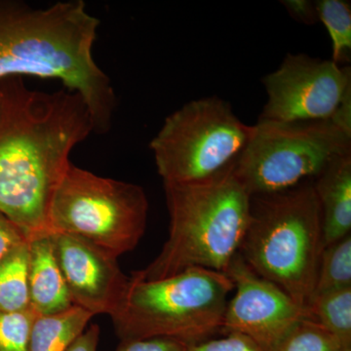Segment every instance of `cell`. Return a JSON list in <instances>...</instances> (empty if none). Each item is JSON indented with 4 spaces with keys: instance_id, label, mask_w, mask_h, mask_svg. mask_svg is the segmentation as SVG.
Masks as SVG:
<instances>
[{
    "instance_id": "obj_1",
    "label": "cell",
    "mask_w": 351,
    "mask_h": 351,
    "mask_svg": "<svg viewBox=\"0 0 351 351\" xmlns=\"http://www.w3.org/2000/svg\"><path fill=\"white\" fill-rule=\"evenodd\" d=\"M92 133L80 94L38 91L20 76L0 80V213L29 239L51 232V202L69 156Z\"/></svg>"
},
{
    "instance_id": "obj_2",
    "label": "cell",
    "mask_w": 351,
    "mask_h": 351,
    "mask_svg": "<svg viewBox=\"0 0 351 351\" xmlns=\"http://www.w3.org/2000/svg\"><path fill=\"white\" fill-rule=\"evenodd\" d=\"M100 24L83 0L46 7L0 0V80L13 76L56 80L82 97L95 133H108L117 99L112 80L93 55Z\"/></svg>"
},
{
    "instance_id": "obj_3",
    "label": "cell",
    "mask_w": 351,
    "mask_h": 351,
    "mask_svg": "<svg viewBox=\"0 0 351 351\" xmlns=\"http://www.w3.org/2000/svg\"><path fill=\"white\" fill-rule=\"evenodd\" d=\"M170 217L169 237L145 269V280H159L191 267L226 274L239 254L249 217L251 195L233 168L207 181L164 182Z\"/></svg>"
},
{
    "instance_id": "obj_4",
    "label": "cell",
    "mask_w": 351,
    "mask_h": 351,
    "mask_svg": "<svg viewBox=\"0 0 351 351\" xmlns=\"http://www.w3.org/2000/svg\"><path fill=\"white\" fill-rule=\"evenodd\" d=\"M323 249L322 215L313 181L251 196L250 217L239 254L258 276L306 308Z\"/></svg>"
},
{
    "instance_id": "obj_5",
    "label": "cell",
    "mask_w": 351,
    "mask_h": 351,
    "mask_svg": "<svg viewBox=\"0 0 351 351\" xmlns=\"http://www.w3.org/2000/svg\"><path fill=\"white\" fill-rule=\"evenodd\" d=\"M233 290L232 279L216 270L191 267L159 280L133 271L110 317L121 341L170 338L193 345L221 332Z\"/></svg>"
},
{
    "instance_id": "obj_6",
    "label": "cell",
    "mask_w": 351,
    "mask_h": 351,
    "mask_svg": "<svg viewBox=\"0 0 351 351\" xmlns=\"http://www.w3.org/2000/svg\"><path fill=\"white\" fill-rule=\"evenodd\" d=\"M351 154V134L329 120H258L233 174L249 195H267L313 181L339 157Z\"/></svg>"
},
{
    "instance_id": "obj_7",
    "label": "cell",
    "mask_w": 351,
    "mask_h": 351,
    "mask_svg": "<svg viewBox=\"0 0 351 351\" xmlns=\"http://www.w3.org/2000/svg\"><path fill=\"white\" fill-rule=\"evenodd\" d=\"M253 130L230 104L210 97L189 101L168 115L149 147L163 182L193 184L234 167Z\"/></svg>"
},
{
    "instance_id": "obj_8",
    "label": "cell",
    "mask_w": 351,
    "mask_h": 351,
    "mask_svg": "<svg viewBox=\"0 0 351 351\" xmlns=\"http://www.w3.org/2000/svg\"><path fill=\"white\" fill-rule=\"evenodd\" d=\"M147 212L142 186L71 163L51 202L49 228L82 237L119 258L144 237Z\"/></svg>"
},
{
    "instance_id": "obj_9",
    "label": "cell",
    "mask_w": 351,
    "mask_h": 351,
    "mask_svg": "<svg viewBox=\"0 0 351 351\" xmlns=\"http://www.w3.org/2000/svg\"><path fill=\"white\" fill-rule=\"evenodd\" d=\"M263 82L267 101L258 120H329L351 93V69L332 60L288 54Z\"/></svg>"
},
{
    "instance_id": "obj_10",
    "label": "cell",
    "mask_w": 351,
    "mask_h": 351,
    "mask_svg": "<svg viewBox=\"0 0 351 351\" xmlns=\"http://www.w3.org/2000/svg\"><path fill=\"white\" fill-rule=\"evenodd\" d=\"M237 289L226 304L221 332H240L270 351L297 323L313 319L308 308L258 276L237 254L226 271Z\"/></svg>"
},
{
    "instance_id": "obj_11",
    "label": "cell",
    "mask_w": 351,
    "mask_h": 351,
    "mask_svg": "<svg viewBox=\"0 0 351 351\" xmlns=\"http://www.w3.org/2000/svg\"><path fill=\"white\" fill-rule=\"evenodd\" d=\"M51 237L73 306L93 315H112L129 284V277L120 269L117 258L75 235L51 232Z\"/></svg>"
},
{
    "instance_id": "obj_12",
    "label": "cell",
    "mask_w": 351,
    "mask_h": 351,
    "mask_svg": "<svg viewBox=\"0 0 351 351\" xmlns=\"http://www.w3.org/2000/svg\"><path fill=\"white\" fill-rule=\"evenodd\" d=\"M29 286L32 308L38 315H51L73 306L55 255L51 232L29 239Z\"/></svg>"
},
{
    "instance_id": "obj_13",
    "label": "cell",
    "mask_w": 351,
    "mask_h": 351,
    "mask_svg": "<svg viewBox=\"0 0 351 351\" xmlns=\"http://www.w3.org/2000/svg\"><path fill=\"white\" fill-rule=\"evenodd\" d=\"M313 188L322 215L323 246L351 232V154L335 159L316 179Z\"/></svg>"
},
{
    "instance_id": "obj_14",
    "label": "cell",
    "mask_w": 351,
    "mask_h": 351,
    "mask_svg": "<svg viewBox=\"0 0 351 351\" xmlns=\"http://www.w3.org/2000/svg\"><path fill=\"white\" fill-rule=\"evenodd\" d=\"M93 316L77 306L51 315H38L32 325L29 351H66Z\"/></svg>"
},
{
    "instance_id": "obj_15",
    "label": "cell",
    "mask_w": 351,
    "mask_h": 351,
    "mask_svg": "<svg viewBox=\"0 0 351 351\" xmlns=\"http://www.w3.org/2000/svg\"><path fill=\"white\" fill-rule=\"evenodd\" d=\"M29 240L14 248L0 262V311L32 308L29 286Z\"/></svg>"
},
{
    "instance_id": "obj_16",
    "label": "cell",
    "mask_w": 351,
    "mask_h": 351,
    "mask_svg": "<svg viewBox=\"0 0 351 351\" xmlns=\"http://www.w3.org/2000/svg\"><path fill=\"white\" fill-rule=\"evenodd\" d=\"M307 308L313 320L332 332L343 348H351V287L314 295Z\"/></svg>"
},
{
    "instance_id": "obj_17",
    "label": "cell",
    "mask_w": 351,
    "mask_h": 351,
    "mask_svg": "<svg viewBox=\"0 0 351 351\" xmlns=\"http://www.w3.org/2000/svg\"><path fill=\"white\" fill-rule=\"evenodd\" d=\"M318 20L324 24L332 40V59L337 64L348 63L351 54V6L343 0L316 1Z\"/></svg>"
},
{
    "instance_id": "obj_18",
    "label": "cell",
    "mask_w": 351,
    "mask_h": 351,
    "mask_svg": "<svg viewBox=\"0 0 351 351\" xmlns=\"http://www.w3.org/2000/svg\"><path fill=\"white\" fill-rule=\"evenodd\" d=\"M346 287H351L350 234L323 249L313 295Z\"/></svg>"
},
{
    "instance_id": "obj_19",
    "label": "cell",
    "mask_w": 351,
    "mask_h": 351,
    "mask_svg": "<svg viewBox=\"0 0 351 351\" xmlns=\"http://www.w3.org/2000/svg\"><path fill=\"white\" fill-rule=\"evenodd\" d=\"M338 339L311 318L300 321L270 351H341Z\"/></svg>"
},
{
    "instance_id": "obj_20",
    "label": "cell",
    "mask_w": 351,
    "mask_h": 351,
    "mask_svg": "<svg viewBox=\"0 0 351 351\" xmlns=\"http://www.w3.org/2000/svg\"><path fill=\"white\" fill-rule=\"evenodd\" d=\"M38 314L32 308L0 311V351H29L32 325Z\"/></svg>"
},
{
    "instance_id": "obj_21",
    "label": "cell",
    "mask_w": 351,
    "mask_h": 351,
    "mask_svg": "<svg viewBox=\"0 0 351 351\" xmlns=\"http://www.w3.org/2000/svg\"><path fill=\"white\" fill-rule=\"evenodd\" d=\"M186 351H265L253 339L237 332L219 339H209L186 346Z\"/></svg>"
},
{
    "instance_id": "obj_22",
    "label": "cell",
    "mask_w": 351,
    "mask_h": 351,
    "mask_svg": "<svg viewBox=\"0 0 351 351\" xmlns=\"http://www.w3.org/2000/svg\"><path fill=\"white\" fill-rule=\"evenodd\" d=\"M117 351H186V343L170 338L121 341Z\"/></svg>"
},
{
    "instance_id": "obj_23",
    "label": "cell",
    "mask_w": 351,
    "mask_h": 351,
    "mask_svg": "<svg viewBox=\"0 0 351 351\" xmlns=\"http://www.w3.org/2000/svg\"><path fill=\"white\" fill-rule=\"evenodd\" d=\"M27 240L29 237L24 230L0 213V262L9 252Z\"/></svg>"
},
{
    "instance_id": "obj_24",
    "label": "cell",
    "mask_w": 351,
    "mask_h": 351,
    "mask_svg": "<svg viewBox=\"0 0 351 351\" xmlns=\"http://www.w3.org/2000/svg\"><path fill=\"white\" fill-rule=\"evenodd\" d=\"M282 3L293 18L304 24L313 25L319 21L315 2L306 1V0H290V1H282Z\"/></svg>"
},
{
    "instance_id": "obj_25",
    "label": "cell",
    "mask_w": 351,
    "mask_h": 351,
    "mask_svg": "<svg viewBox=\"0 0 351 351\" xmlns=\"http://www.w3.org/2000/svg\"><path fill=\"white\" fill-rule=\"evenodd\" d=\"M99 337H100V328L98 325L93 324L87 331L83 332L66 351H97Z\"/></svg>"
},
{
    "instance_id": "obj_26",
    "label": "cell",
    "mask_w": 351,
    "mask_h": 351,
    "mask_svg": "<svg viewBox=\"0 0 351 351\" xmlns=\"http://www.w3.org/2000/svg\"><path fill=\"white\" fill-rule=\"evenodd\" d=\"M341 351H351V348H343V350Z\"/></svg>"
}]
</instances>
